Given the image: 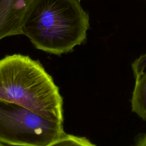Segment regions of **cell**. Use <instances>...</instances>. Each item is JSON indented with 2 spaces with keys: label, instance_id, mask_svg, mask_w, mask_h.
Here are the masks:
<instances>
[{
  "label": "cell",
  "instance_id": "obj_1",
  "mask_svg": "<svg viewBox=\"0 0 146 146\" xmlns=\"http://www.w3.org/2000/svg\"><path fill=\"white\" fill-rule=\"evenodd\" d=\"M89 27L80 0H34L21 30L36 48L60 55L83 43Z\"/></svg>",
  "mask_w": 146,
  "mask_h": 146
},
{
  "label": "cell",
  "instance_id": "obj_2",
  "mask_svg": "<svg viewBox=\"0 0 146 146\" xmlns=\"http://www.w3.org/2000/svg\"><path fill=\"white\" fill-rule=\"evenodd\" d=\"M0 100L63 122L58 87L39 61L29 56L15 54L0 59Z\"/></svg>",
  "mask_w": 146,
  "mask_h": 146
},
{
  "label": "cell",
  "instance_id": "obj_3",
  "mask_svg": "<svg viewBox=\"0 0 146 146\" xmlns=\"http://www.w3.org/2000/svg\"><path fill=\"white\" fill-rule=\"evenodd\" d=\"M66 134L63 122L0 100V143L13 146H45Z\"/></svg>",
  "mask_w": 146,
  "mask_h": 146
},
{
  "label": "cell",
  "instance_id": "obj_4",
  "mask_svg": "<svg viewBox=\"0 0 146 146\" xmlns=\"http://www.w3.org/2000/svg\"><path fill=\"white\" fill-rule=\"evenodd\" d=\"M34 0H0V40L22 34L26 14Z\"/></svg>",
  "mask_w": 146,
  "mask_h": 146
},
{
  "label": "cell",
  "instance_id": "obj_5",
  "mask_svg": "<svg viewBox=\"0 0 146 146\" xmlns=\"http://www.w3.org/2000/svg\"><path fill=\"white\" fill-rule=\"evenodd\" d=\"M45 146H96L87 138L66 134Z\"/></svg>",
  "mask_w": 146,
  "mask_h": 146
},
{
  "label": "cell",
  "instance_id": "obj_6",
  "mask_svg": "<svg viewBox=\"0 0 146 146\" xmlns=\"http://www.w3.org/2000/svg\"><path fill=\"white\" fill-rule=\"evenodd\" d=\"M146 67V52L140 55L132 63V69L134 77L137 78L144 72Z\"/></svg>",
  "mask_w": 146,
  "mask_h": 146
},
{
  "label": "cell",
  "instance_id": "obj_7",
  "mask_svg": "<svg viewBox=\"0 0 146 146\" xmlns=\"http://www.w3.org/2000/svg\"><path fill=\"white\" fill-rule=\"evenodd\" d=\"M136 146H146V134L140 138Z\"/></svg>",
  "mask_w": 146,
  "mask_h": 146
},
{
  "label": "cell",
  "instance_id": "obj_8",
  "mask_svg": "<svg viewBox=\"0 0 146 146\" xmlns=\"http://www.w3.org/2000/svg\"><path fill=\"white\" fill-rule=\"evenodd\" d=\"M0 146H6V145L5 144H2V143H0Z\"/></svg>",
  "mask_w": 146,
  "mask_h": 146
}]
</instances>
